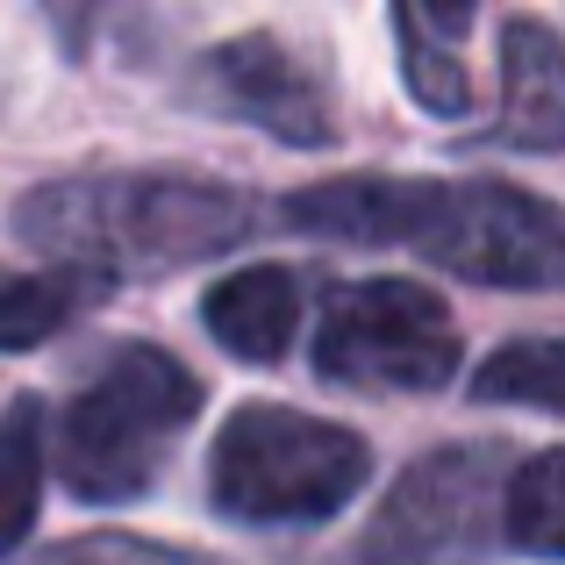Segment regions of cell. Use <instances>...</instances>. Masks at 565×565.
I'll list each match as a JSON object with an SVG mask.
<instances>
[{"label": "cell", "instance_id": "obj_1", "mask_svg": "<svg viewBox=\"0 0 565 565\" xmlns=\"http://www.w3.org/2000/svg\"><path fill=\"white\" fill-rule=\"evenodd\" d=\"M279 222L322 244H408L472 287H565V215L509 180H316Z\"/></svg>", "mask_w": 565, "mask_h": 565}, {"label": "cell", "instance_id": "obj_2", "mask_svg": "<svg viewBox=\"0 0 565 565\" xmlns=\"http://www.w3.org/2000/svg\"><path fill=\"white\" fill-rule=\"evenodd\" d=\"M250 201L172 172H86L51 180L14 207V230L51 265H79L94 279H143L172 265H201L250 236Z\"/></svg>", "mask_w": 565, "mask_h": 565}, {"label": "cell", "instance_id": "obj_3", "mask_svg": "<svg viewBox=\"0 0 565 565\" xmlns=\"http://www.w3.org/2000/svg\"><path fill=\"white\" fill-rule=\"evenodd\" d=\"M201 408V380L158 344H122L57 415V480L79 501H137Z\"/></svg>", "mask_w": 565, "mask_h": 565}, {"label": "cell", "instance_id": "obj_4", "mask_svg": "<svg viewBox=\"0 0 565 565\" xmlns=\"http://www.w3.org/2000/svg\"><path fill=\"white\" fill-rule=\"evenodd\" d=\"M365 437L301 408H236L207 451L215 509L236 523H322L365 487Z\"/></svg>", "mask_w": 565, "mask_h": 565}, {"label": "cell", "instance_id": "obj_5", "mask_svg": "<svg viewBox=\"0 0 565 565\" xmlns=\"http://www.w3.org/2000/svg\"><path fill=\"white\" fill-rule=\"evenodd\" d=\"M316 373L365 394H437L458 373V330L415 279H365L330 294L316 330Z\"/></svg>", "mask_w": 565, "mask_h": 565}, {"label": "cell", "instance_id": "obj_6", "mask_svg": "<svg viewBox=\"0 0 565 565\" xmlns=\"http://www.w3.org/2000/svg\"><path fill=\"white\" fill-rule=\"evenodd\" d=\"M494 501V458L487 451H437L386 494L380 523L344 565H451L480 552V523Z\"/></svg>", "mask_w": 565, "mask_h": 565}, {"label": "cell", "instance_id": "obj_7", "mask_svg": "<svg viewBox=\"0 0 565 565\" xmlns=\"http://www.w3.org/2000/svg\"><path fill=\"white\" fill-rule=\"evenodd\" d=\"M193 108L207 115H236V122L265 129L279 143H330V108H322V86L279 51L273 36H236V43H215V51L193 65L186 79Z\"/></svg>", "mask_w": 565, "mask_h": 565}, {"label": "cell", "instance_id": "obj_8", "mask_svg": "<svg viewBox=\"0 0 565 565\" xmlns=\"http://www.w3.org/2000/svg\"><path fill=\"white\" fill-rule=\"evenodd\" d=\"M207 337L244 365H273L287 359L294 330H301V279L287 265H244V273L215 279L201 301Z\"/></svg>", "mask_w": 565, "mask_h": 565}, {"label": "cell", "instance_id": "obj_9", "mask_svg": "<svg viewBox=\"0 0 565 565\" xmlns=\"http://www.w3.org/2000/svg\"><path fill=\"white\" fill-rule=\"evenodd\" d=\"M501 137L565 151V43L530 14L501 29Z\"/></svg>", "mask_w": 565, "mask_h": 565}, {"label": "cell", "instance_id": "obj_10", "mask_svg": "<svg viewBox=\"0 0 565 565\" xmlns=\"http://www.w3.org/2000/svg\"><path fill=\"white\" fill-rule=\"evenodd\" d=\"M466 22H472V0H394L401 72H408V94L429 115H466L472 108Z\"/></svg>", "mask_w": 565, "mask_h": 565}, {"label": "cell", "instance_id": "obj_11", "mask_svg": "<svg viewBox=\"0 0 565 565\" xmlns=\"http://www.w3.org/2000/svg\"><path fill=\"white\" fill-rule=\"evenodd\" d=\"M501 530H509L515 552L565 558V451H544V458H530V466L509 472Z\"/></svg>", "mask_w": 565, "mask_h": 565}, {"label": "cell", "instance_id": "obj_12", "mask_svg": "<svg viewBox=\"0 0 565 565\" xmlns=\"http://www.w3.org/2000/svg\"><path fill=\"white\" fill-rule=\"evenodd\" d=\"M472 394L565 415V337H523V344H501L494 359L472 373Z\"/></svg>", "mask_w": 565, "mask_h": 565}, {"label": "cell", "instance_id": "obj_13", "mask_svg": "<svg viewBox=\"0 0 565 565\" xmlns=\"http://www.w3.org/2000/svg\"><path fill=\"white\" fill-rule=\"evenodd\" d=\"M36 487H43V415L36 401H14L0 423V558L36 523Z\"/></svg>", "mask_w": 565, "mask_h": 565}, {"label": "cell", "instance_id": "obj_14", "mask_svg": "<svg viewBox=\"0 0 565 565\" xmlns=\"http://www.w3.org/2000/svg\"><path fill=\"white\" fill-rule=\"evenodd\" d=\"M36 565H215L207 552H166L143 537H72L57 552H43Z\"/></svg>", "mask_w": 565, "mask_h": 565}, {"label": "cell", "instance_id": "obj_15", "mask_svg": "<svg viewBox=\"0 0 565 565\" xmlns=\"http://www.w3.org/2000/svg\"><path fill=\"white\" fill-rule=\"evenodd\" d=\"M0 287H8V279H0Z\"/></svg>", "mask_w": 565, "mask_h": 565}]
</instances>
